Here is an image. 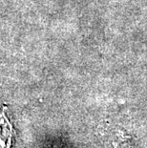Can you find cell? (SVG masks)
<instances>
[{
	"instance_id": "6da1fadb",
	"label": "cell",
	"mask_w": 147,
	"mask_h": 148,
	"mask_svg": "<svg viewBox=\"0 0 147 148\" xmlns=\"http://www.w3.org/2000/svg\"><path fill=\"white\" fill-rule=\"evenodd\" d=\"M6 107L0 114V148H11L14 128L5 114Z\"/></svg>"
}]
</instances>
